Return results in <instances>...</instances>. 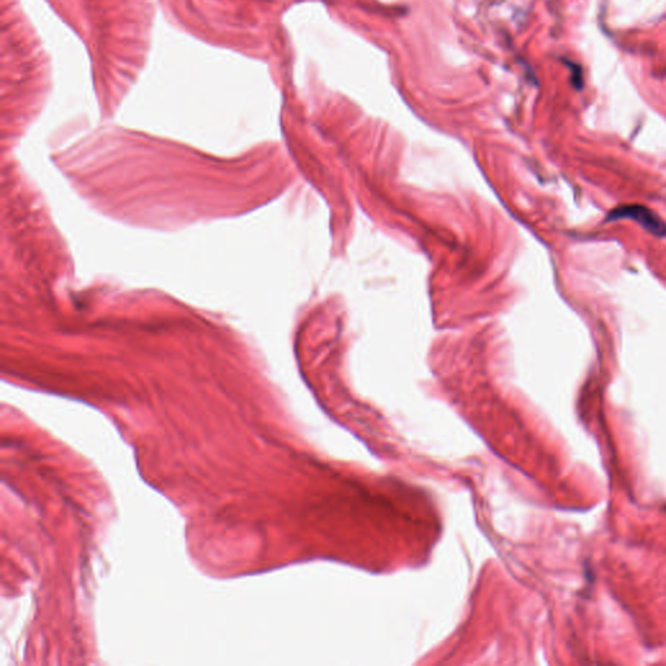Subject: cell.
I'll list each match as a JSON object with an SVG mask.
<instances>
[{
	"label": "cell",
	"instance_id": "cell-1",
	"mask_svg": "<svg viewBox=\"0 0 666 666\" xmlns=\"http://www.w3.org/2000/svg\"><path fill=\"white\" fill-rule=\"evenodd\" d=\"M620 217H628L639 222L643 225L645 230L651 232L656 236H664L666 233V227L664 222L660 220L659 216L653 214L648 208L642 206H625L617 208L609 214L608 220L613 219H620Z\"/></svg>",
	"mask_w": 666,
	"mask_h": 666
}]
</instances>
